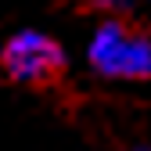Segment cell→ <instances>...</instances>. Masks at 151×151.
Listing matches in <instances>:
<instances>
[{"label": "cell", "mask_w": 151, "mask_h": 151, "mask_svg": "<svg viewBox=\"0 0 151 151\" xmlns=\"http://www.w3.org/2000/svg\"><path fill=\"white\" fill-rule=\"evenodd\" d=\"M0 61H4L7 76L18 79V83H50V79H58L61 68H65V50L58 47V40H50L47 32L22 29V32H14L4 43Z\"/></svg>", "instance_id": "cell-2"}, {"label": "cell", "mask_w": 151, "mask_h": 151, "mask_svg": "<svg viewBox=\"0 0 151 151\" xmlns=\"http://www.w3.org/2000/svg\"><path fill=\"white\" fill-rule=\"evenodd\" d=\"M86 61L108 79H151V36L119 18H108L90 36Z\"/></svg>", "instance_id": "cell-1"}, {"label": "cell", "mask_w": 151, "mask_h": 151, "mask_svg": "<svg viewBox=\"0 0 151 151\" xmlns=\"http://www.w3.org/2000/svg\"><path fill=\"white\" fill-rule=\"evenodd\" d=\"M137 151H151V144H147V147H137Z\"/></svg>", "instance_id": "cell-4"}, {"label": "cell", "mask_w": 151, "mask_h": 151, "mask_svg": "<svg viewBox=\"0 0 151 151\" xmlns=\"http://www.w3.org/2000/svg\"><path fill=\"white\" fill-rule=\"evenodd\" d=\"M93 4H97V7H108V11H111V7H122L126 0H93Z\"/></svg>", "instance_id": "cell-3"}]
</instances>
